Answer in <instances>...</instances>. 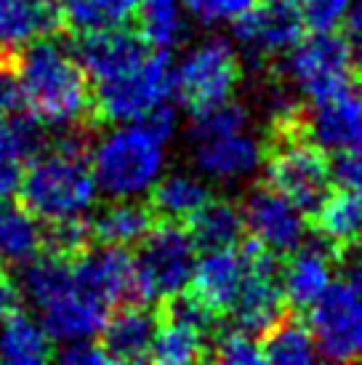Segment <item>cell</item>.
I'll list each match as a JSON object with an SVG mask.
<instances>
[{"instance_id":"cell-15","label":"cell","mask_w":362,"mask_h":365,"mask_svg":"<svg viewBox=\"0 0 362 365\" xmlns=\"http://www.w3.org/2000/svg\"><path fill=\"white\" fill-rule=\"evenodd\" d=\"M195 171L205 182L240 184L248 182L264 165V147L251 133V128L205 139H190Z\"/></svg>"},{"instance_id":"cell-35","label":"cell","mask_w":362,"mask_h":365,"mask_svg":"<svg viewBox=\"0 0 362 365\" xmlns=\"http://www.w3.org/2000/svg\"><path fill=\"white\" fill-rule=\"evenodd\" d=\"M331 173L338 187L362 190V147L336 155V163H331Z\"/></svg>"},{"instance_id":"cell-11","label":"cell","mask_w":362,"mask_h":365,"mask_svg":"<svg viewBox=\"0 0 362 365\" xmlns=\"http://www.w3.org/2000/svg\"><path fill=\"white\" fill-rule=\"evenodd\" d=\"M304 32L299 6L280 0H259L245 16L232 24L234 48L253 64L285 56Z\"/></svg>"},{"instance_id":"cell-25","label":"cell","mask_w":362,"mask_h":365,"mask_svg":"<svg viewBox=\"0 0 362 365\" xmlns=\"http://www.w3.org/2000/svg\"><path fill=\"white\" fill-rule=\"evenodd\" d=\"M152 213L165 222H190L202 205L211 200V190L200 173H162L150 190Z\"/></svg>"},{"instance_id":"cell-1","label":"cell","mask_w":362,"mask_h":365,"mask_svg":"<svg viewBox=\"0 0 362 365\" xmlns=\"http://www.w3.org/2000/svg\"><path fill=\"white\" fill-rule=\"evenodd\" d=\"M16 72L27 110L38 115L46 125L59 128L75 123H93L90 81L72 46L64 43V32L38 38L24 46L16 53Z\"/></svg>"},{"instance_id":"cell-13","label":"cell","mask_w":362,"mask_h":365,"mask_svg":"<svg viewBox=\"0 0 362 365\" xmlns=\"http://www.w3.org/2000/svg\"><path fill=\"white\" fill-rule=\"evenodd\" d=\"M240 211L245 232L269 254H291L306 240V213L269 184L251 190Z\"/></svg>"},{"instance_id":"cell-10","label":"cell","mask_w":362,"mask_h":365,"mask_svg":"<svg viewBox=\"0 0 362 365\" xmlns=\"http://www.w3.org/2000/svg\"><path fill=\"white\" fill-rule=\"evenodd\" d=\"M157 334L152 341L150 360L162 365H187L208 357V334L213 312L192 294H179L160 302Z\"/></svg>"},{"instance_id":"cell-42","label":"cell","mask_w":362,"mask_h":365,"mask_svg":"<svg viewBox=\"0 0 362 365\" xmlns=\"http://www.w3.org/2000/svg\"><path fill=\"white\" fill-rule=\"evenodd\" d=\"M280 3H291V6H299V0H280Z\"/></svg>"},{"instance_id":"cell-18","label":"cell","mask_w":362,"mask_h":365,"mask_svg":"<svg viewBox=\"0 0 362 365\" xmlns=\"http://www.w3.org/2000/svg\"><path fill=\"white\" fill-rule=\"evenodd\" d=\"M72 51L81 61L83 72L88 75L90 83H101L118 78L123 72H128L136 67L147 53L152 51V46L141 35L125 30H107V32H93V35H81L72 38Z\"/></svg>"},{"instance_id":"cell-14","label":"cell","mask_w":362,"mask_h":365,"mask_svg":"<svg viewBox=\"0 0 362 365\" xmlns=\"http://www.w3.org/2000/svg\"><path fill=\"white\" fill-rule=\"evenodd\" d=\"M70 262L75 285L107 309H115L133 299V259L125 248L90 243L70 256Z\"/></svg>"},{"instance_id":"cell-24","label":"cell","mask_w":362,"mask_h":365,"mask_svg":"<svg viewBox=\"0 0 362 365\" xmlns=\"http://www.w3.org/2000/svg\"><path fill=\"white\" fill-rule=\"evenodd\" d=\"M314 224L325 243L362 248V190L338 187L314 208Z\"/></svg>"},{"instance_id":"cell-40","label":"cell","mask_w":362,"mask_h":365,"mask_svg":"<svg viewBox=\"0 0 362 365\" xmlns=\"http://www.w3.org/2000/svg\"><path fill=\"white\" fill-rule=\"evenodd\" d=\"M6 155H14V158H19L16 150H14V142H11V131H9V120H6V115H0V158H6ZM21 160V158H19ZM24 163V160H21Z\"/></svg>"},{"instance_id":"cell-22","label":"cell","mask_w":362,"mask_h":365,"mask_svg":"<svg viewBox=\"0 0 362 365\" xmlns=\"http://www.w3.org/2000/svg\"><path fill=\"white\" fill-rule=\"evenodd\" d=\"M336 283L333 254L322 245H306L291 251V259L280 269V285L285 304L309 309L331 285Z\"/></svg>"},{"instance_id":"cell-7","label":"cell","mask_w":362,"mask_h":365,"mask_svg":"<svg viewBox=\"0 0 362 365\" xmlns=\"http://www.w3.org/2000/svg\"><path fill=\"white\" fill-rule=\"evenodd\" d=\"M242 75L240 53L227 38H205L173 64V93L192 112L227 102Z\"/></svg>"},{"instance_id":"cell-2","label":"cell","mask_w":362,"mask_h":365,"mask_svg":"<svg viewBox=\"0 0 362 365\" xmlns=\"http://www.w3.org/2000/svg\"><path fill=\"white\" fill-rule=\"evenodd\" d=\"M168 142L144 120L118 123L90 147L88 163L96 192L110 200H139L165 171Z\"/></svg>"},{"instance_id":"cell-38","label":"cell","mask_w":362,"mask_h":365,"mask_svg":"<svg viewBox=\"0 0 362 365\" xmlns=\"http://www.w3.org/2000/svg\"><path fill=\"white\" fill-rule=\"evenodd\" d=\"M21 173H24V163L14 155L0 158V200H9L19 192Z\"/></svg>"},{"instance_id":"cell-32","label":"cell","mask_w":362,"mask_h":365,"mask_svg":"<svg viewBox=\"0 0 362 365\" xmlns=\"http://www.w3.org/2000/svg\"><path fill=\"white\" fill-rule=\"evenodd\" d=\"M259 0H184L187 19L200 24L205 30L232 27L234 21L245 16Z\"/></svg>"},{"instance_id":"cell-41","label":"cell","mask_w":362,"mask_h":365,"mask_svg":"<svg viewBox=\"0 0 362 365\" xmlns=\"http://www.w3.org/2000/svg\"><path fill=\"white\" fill-rule=\"evenodd\" d=\"M349 283H352L354 291L362 296V256L352 264V269H349Z\"/></svg>"},{"instance_id":"cell-34","label":"cell","mask_w":362,"mask_h":365,"mask_svg":"<svg viewBox=\"0 0 362 365\" xmlns=\"http://www.w3.org/2000/svg\"><path fill=\"white\" fill-rule=\"evenodd\" d=\"M213 357L219 363L227 365H256L264 363L262 341L248 331L234 328L229 334H224L216 344H213Z\"/></svg>"},{"instance_id":"cell-20","label":"cell","mask_w":362,"mask_h":365,"mask_svg":"<svg viewBox=\"0 0 362 365\" xmlns=\"http://www.w3.org/2000/svg\"><path fill=\"white\" fill-rule=\"evenodd\" d=\"M38 314H41L43 331L48 334L53 344H70V341L96 339L110 309L72 283V288L41 307Z\"/></svg>"},{"instance_id":"cell-26","label":"cell","mask_w":362,"mask_h":365,"mask_svg":"<svg viewBox=\"0 0 362 365\" xmlns=\"http://www.w3.org/2000/svg\"><path fill=\"white\" fill-rule=\"evenodd\" d=\"M139 0H61V32L72 38L120 30L136 19Z\"/></svg>"},{"instance_id":"cell-21","label":"cell","mask_w":362,"mask_h":365,"mask_svg":"<svg viewBox=\"0 0 362 365\" xmlns=\"http://www.w3.org/2000/svg\"><path fill=\"white\" fill-rule=\"evenodd\" d=\"M61 32V0H0V56Z\"/></svg>"},{"instance_id":"cell-6","label":"cell","mask_w":362,"mask_h":365,"mask_svg":"<svg viewBox=\"0 0 362 365\" xmlns=\"http://www.w3.org/2000/svg\"><path fill=\"white\" fill-rule=\"evenodd\" d=\"M282 59L288 86L309 102L352 88L357 61L346 38H338L336 32H312L309 38H299Z\"/></svg>"},{"instance_id":"cell-36","label":"cell","mask_w":362,"mask_h":365,"mask_svg":"<svg viewBox=\"0 0 362 365\" xmlns=\"http://www.w3.org/2000/svg\"><path fill=\"white\" fill-rule=\"evenodd\" d=\"M53 360L59 363H70V365H101V363H110L104 349H101L93 339L88 341H70L64 344L61 349H53Z\"/></svg>"},{"instance_id":"cell-3","label":"cell","mask_w":362,"mask_h":365,"mask_svg":"<svg viewBox=\"0 0 362 365\" xmlns=\"http://www.w3.org/2000/svg\"><path fill=\"white\" fill-rule=\"evenodd\" d=\"M86 150L48 147L24 163L19 203L41 224L78 219L93 211L96 182Z\"/></svg>"},{"instance_id":"cell-5","label":"cell","mask_w":362,"mask_h":365,"mask_svg":"<svg viewBox=\"0 0 362 365\" xmlns=\"http://www.w3.org/2000/svg\"><path fill=\"white\" fill-rule=\"evenodd\" d=\"M90 112L93 123H131L144 118L155 107L171 102L173 59L162 48H152L144 59L118 78L93 83Z\"/></svg>"},{"instance_id":"cell-31","label":"cell","mask_w":362,"mask_h":365,"mask_svg":"<svg viewBox=\"0 0 362 365\" xmlns=\"http://www.w3.org/2000/svg\"><path fill=\"white\" fill-rule=\"evenodd\" d=\"M136 16L141 21V38L152 48L171 51L187 38L184 0H139Z\"/></svg>"},{"instance_id":"cell-8","label":"cell","mask_w":362,"mask_h":365,"mask_svg":"<svg viewBox=\"0 0 362 365\" xmlns=\"http://www.w3.org/2000/svg\"><path fill=\"white\" fill-rule=\"evenodd\" d=\"M267 179L269 187L293 200L304 213H314L333 187L331 160L314 142L282 131L280 142L267 158Z\"/></svg>"},{"instance_id":"cell-28","label":"cell","mask_w":362,"mask_h":365,"mask_svg":"<svg viewBox=\"0 0 362 365\" xmlns=\"http://www.w3.org/2000/svg\"><path fill=\"white\" fill-rule=\"evenodd\" d=\"M43 251V224L21 203L0 200V264L19 267Z\"/></svg>"},{"instance_id":"cell-12","label":"cell","mask_w":362,"mask_h":365,"mask_svg":"<svg viewBox=\"0 0 362 365\" xmlns=\"http://www.w3.org/2000/svg\"><path fill=\"white\" fill-rule=\"evenodd\" d=\"M282 309H285V296H282L280 267L274 262V254L251 240L248 243V272L242 277L237 299L227 314L234 320V328L259 336L274 320H280Z\"/></svg>"},{"instance_id":"cell-33","label":"cell","mask_w":362,"mask_h":365,"mask_svg":"<svg viewBox=\"0 0 362 365\" xmlns=\"http://www.w3.org/2000/svg\"><path fill=\"white\" fill-rule=\"evenodd\" d=\"M354 0H299L301 24L312 32H336L343 27Z\"/></svg>"},{"instance_id":"cell-17","label":"cell","mask_w":362,"mask_h":365,"mask_svg":"<svg viewBox=\"0 0 362 365\" xmlns=\"http://www.w3.org/2000/svg\"><path fill=\"white\" fill-rule=\"evenodd\" d=\"M245 272H248V245L237 243L227 248H208L197 256L187 291H192V296L200 299L213 314L229 312Z\"/></svg>"},{"instance_id":"cell-23","label":"cell","mask_w":362,"mask_h":365,"mask_svg":"<svg viewBox=\"0 0 362 365\" xmlns=\"http://www.w3.org/2000/svg\"><path fill=\"white\" fill-rule=\"evenodd\" d=\"M155 213L139 200H112L99 211L88 213V227L93 243L107 245H136L152 230Z\"/></svg>"},{"instance_id":"cell-37","label":"cell","mask_w":362,"mask_h":365,"mask_svg":"<svg viewBox=\"0 0 362 365\" xmlns=\"http://www.w3.org/2000/svg\"><path fill=\"white\" fill-rule=\"evenodd\" d=\"M19 309H24V296L16 283V274L11 272V267L0 264V320Z\"/></svg>"},{"instance_id":"cell-30","label":"cell","mask_w":362,"mask_h":365,"mask_svg":"<svg viewBox=\"0 0 362 365\" xmlns=\"http://www.w3.org/2000/svg\"><path fill=\"white\" fill-rule=\"evenodd\" d=\"M262 352L264 363L274 365H309L317 360L309 325L293 317H280L264 331Z\"/></svg>"},{"instance_id":"cell-4","label":"cell","mask_w":362,"mask_h":365,"mask_svg":"<svg viewBox=\"0 0 362 365\" xmlns=\"http://www.w3.org/2000/svg\"><path fill=\"white\" fill-rule=\"evenodd\" d=\"M136 245L139 251L133 256V302L160 304L190 288L197 262V245L190 230H184L179 222H165L152 227Z\"/></svg>"},{"instance_id":"cell-39","label":"cell","mask_w":362,"mask_h":365,"mask_svg":"<svg viewBox=\"0 0 362 365\" xmlns=\"http://www.w3.org/2000/svg\"><path fill=\"white\" fill-rule=\"evenodd\" d=\"M346 43L352 48V56L357 64H362V0H354L349 14H346Z\"/></svg>"},{"instance_id":"cell-27","label":"cell","mask_w":362,"mask_h":365,"mask_svg":"<svg viewBox=\"0 0 362 365\" xmlns=\"http://www.w3.org/2000/svg\"><path fill=\"white\" fill-rule=\"evenodd\" d=\"M53 360V341L43 325L19 309L0 320V363L35 365Z\"/></svg>"},{"instance_id":"cell-29","label":"cell","mask_w":362,"mask_h":365,"mask_svg":"<svg viewBox=\"0 0 362 365\" xmlns=\"http://www.w3.org/2000/svg\"><path fill=\"white\" fill-rule=\"evenodd\" d=\"M242 232H245L242 211L229 200H213L211 197L190 219V235L197 245V251L237 245Z\"/></svg>"},{"instance_id":"cell-19","label":"cell","mask_w":362,"mask_h":365,"mask_svg":"<svg viewBox=\"0 0 362 365\" xmlns=\"http://www.w3.org/2000/svg\"><path fill=\"white\" fill-rule=\"evenodd\" d=\"M157 334V314H152L141 302L118 304L104 317L96 344L104 349L110 363H144Z\"/></svg>"},{"instance_id":"cell-16","label":"cell","mask_w":362,"mask_h":365,"mask_svg":"<svg viewBox=\"0 0 362 365\" xmlns=\"http://www.w3.org/2000/svg\"><path fill=\"white\" fill-rule=\"evenodd\" d=\"M306 139L322 153H346L362 147V96L352 88L331 93L312 102V112L304 120Z\"/></svg>"},{"instance_id":"cell-9","label":"cell","mask_w":362,"mask_h":365,"mask_svg":"<svg viewBox=\"0 0 362 365\" xmlns=\"http://www.w3.org/2000/svg\"><path fill=\"white\" fill-rule=\"evenodd\" d=\"M309 331L317 357L331 363L362 360V296L352 283H333L309 307Z\"/></svg>"}]
</instances>
